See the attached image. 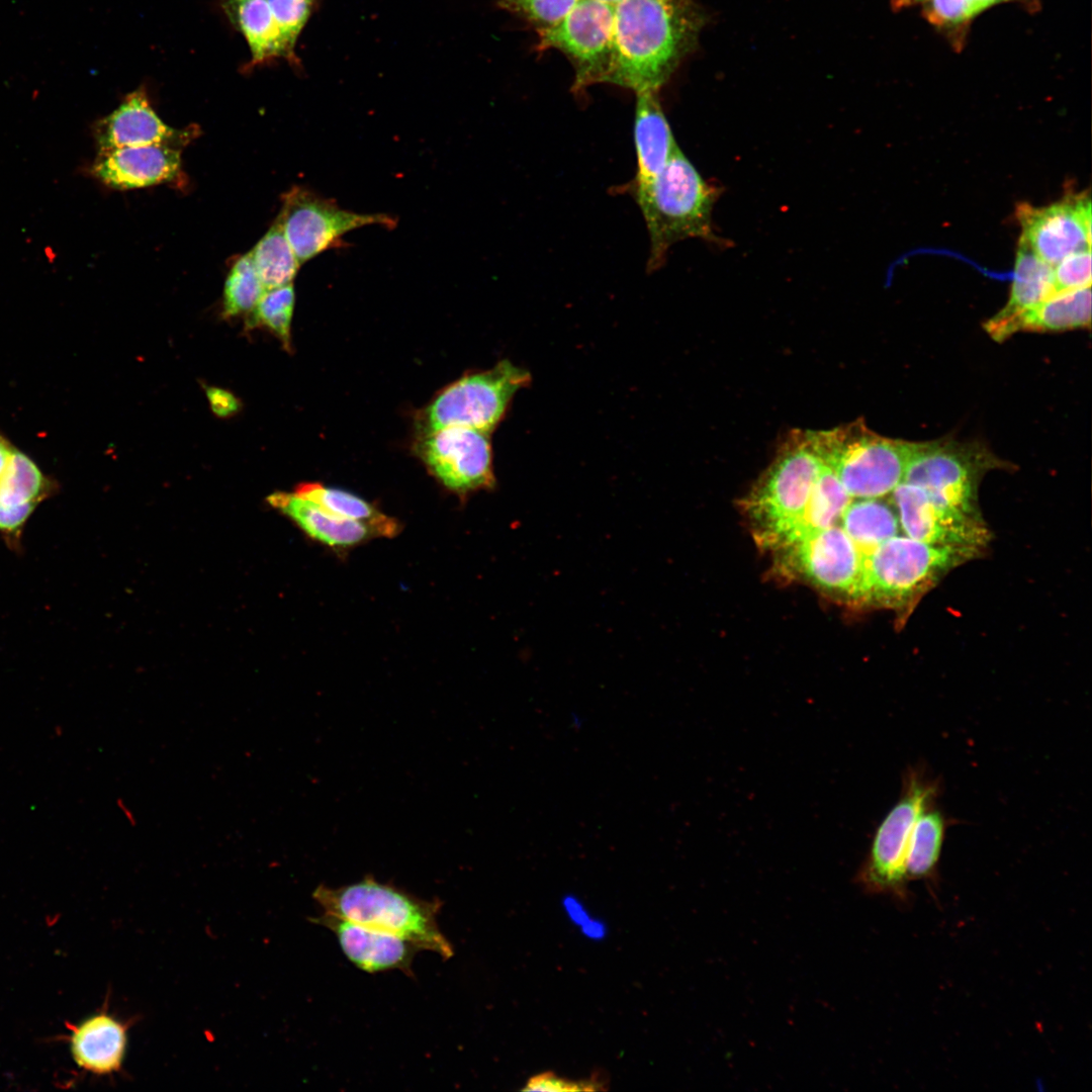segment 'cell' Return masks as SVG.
Wrapping results in <instances>:
<instances>
[{"label":"cell","instance_id":"obj_20","mask_svg":"<svg viewBox=\"0 0 1092 1092\" xmlns=\"http://www.w3.org/2000/svg\"><path fill=\"white\" fill-rule=\"evenodd\" d=\"M69 1029L71 1053L79 1068L99 1076L120 1071L127 1049V1023L103 1010Z\"/></svg>","mask_w":1092,"mask_h":1092},{"label":"cell","instance_id":"obj_29","mask_svg":"<svg viewBox=\"0 0 1092 1092\" xmlns=\"http://www.w3.org/2000/svg\"><path fill=\"white\" fill-rule=\"evenodd\" d=\"M851 500L833 469L823 462L803 517L799 541L833 526Z\"/></svg>","mask_w":1092,"mask_h":1092},{"label":"cell","instance_id":"obj_42","mask_svg":"<svg viewBox=\"0 0 1092 1092\" xmlns=\"http://www.w3.org/2000/svg\"><path fill=\"white\" fill-rule=\"evenodd\" d=\"M924 0H896L898 7L910 6L913 4L922 3Z\"/></svg>","mask_w":1092,"mask_h":1092},{"label":"cell","instance_id":"obj_13","mask_svg":"<svg viewBox=\"0 0 1092 1092\" xmlns=\"http://www.w3.org/2000/svg\"><path fill=\"white\" fill-rule=\"evenodd\" d=\"M1016 218L1020 239L1053 267L1068 255L1091 249V200L1089 194H1069L1043 207L1020 203Z\"/></svg>","mask_w":1092,"mask_h":1092},{"label":"cell","instance_id":"obj_11","mask_svg":"<svg viewBox=\"0 0 1092 1092\" xmlns=\"http://www.w3.org/2000/svg\"><path fill=\"white\" fill-rule=\"evenodd\" d=\"M614 6L579 0L557 25L537 31L540 50H558L572 64L575 91L604 83L611 61Z\"/></svg>","mask_w":1092,"mask_h":1092},{"label":"cell","instance_id":"obj_39","mask_svg":"<svg viewBox=\"0 0 1092 1092\" xmlns=\"http://www.w3.org/2000/svg\"><path fill=\"white\" fill-rule=\"evenodd\" d=\"M35 506L34 504L0 505V531L8 534L16 533L30 517Z\"/></svg>","mask_w":1092,"mask_h":1092},{"label":"cell","instance_id":"obj_1","mask_svg":"<svg viewBox=\"0 0 1092 1092\" xmlns=\"http://www.w3.org/2000/svg\"><path fill=\"white\" fill-rule=\"evenodd\" d=\"M705 20L695 0H622L614 6L604 83L658 91L695 49Z\"/></svg>","mask_w":1092,"mask_h":1092},{"label":"cell","instance_id":"obj_17","mask_svg":"<svg viewBox=\"0 0 1092 1092\" xmlns=\"http://www.w3.org/2000/svg\"><path fill=\"white\" fill-rule=\"evenodd\" d=\"M181 170L179 145L155 144L100 150L93 174L119 190L158 185L176 179Z\"/></svg>","mask_w":1092,"mask_h":1092},{"label":"cell","instance_id":"obj_35","mask_svg":"<svg viewBox=\"0 0 1092 1092\" xmlns=\"http://www.w3.org/2000/svg\"><path fill=\"white\" fill-rule=\"evenodd\" d=\"M923 15L938 29L962 35L977 15L969 0H924Z\"/></svg>","mask_w":1092,"mask_h":1092},{"label":"cell","instance_id":"obj_44","mask_svg":"<svg viewBox=\"0 0 1092 1092\" xmlns=\"http://www.w3.org/2000/svg\"><path fill=\"white\" fill-rule=\"evenodd\" d=\"M229 1L231 2L232 5H234V4H237V3L245 1V0H229Z\"/></svg>","mask_w":1092,"mask_h":1092},{"label":"cell","instance_id":"obj_24","mask_svg":"<svg viewBox=\"0 0 1092 1092\" xmlns=\"http://www.w3.org/2000/svg\"><path fill=\"white\" fill-rule=\"evenodd\" d=\"M893 506L882 497L859 498L851 500L843 511L841 528L855 543L862 558L888 539L899 535L901 526Z\"/></svg>","mask_w":1092,"mask_h":1092},{"label":"cell","instance_id":"obj_22","mask_svg":"<svg viewBox=\"0 0 1092 1092\" xmlns=\"http://www.w3.org/2000/svg\"><path fill=\"white\" fill-rule=\"evenodd\" d=\"M633 132L637 157V173L633 182L640 183L658 174L679 149L660 106L657 91L636 93Z\"/></svg>","mask_w":1092,"mask_h":1092},{"label":"cell","instance_id":"obj_33","mask_svg":"<svg viewBox=\"0 0 1092 1092\" xmlns=\"http://www.w3.org/2000/svg\"><path fill=\"white\" fill-rule=\"evenodd\" d=\"M314 0H267L278 28L284 58L293 59L294 46Z\"/></svg>","mask_w":1092,"mask_h":1092},{"label":"cell","instance_id":"obj_32","mask_svg":"<svg viewBox=\"0 0 1092 1092\" xmlns=\"http://www.w3.org/2000/svg\"><path fill=\"white\" fill-rule=\"evenodd\" d=\"M295 294L292 283L264 291L251 311V326L264 325L283 343L290 347V324Z\"/></svg>","mask_w":1092,"mask_h":1092},{"label":"cell","instance_id":"obj_9","mask_svg":"<svg viewBox=\"0 0 1092 1092\" xmlns=\"http://www.w3.org/2000/svg\"><path fill=\"white\" fill-rule=\"evenodd\" d=\"M529 381V373L509 361L469 374L445 388L426 408L424 432L464 427L488 433L500 421L516 392Z\"/></svg>","mask_w":1092,"mask_h":1092},{"label":"cell","instance_id":"obj_34","mask_svg":"<svg viewBox=\"0 0 1092 1092\" xmlns=\"http://www.w3.org/2000/svg\"><path fill=\"white\" fill-rule=\"evenodd\" d=\"M579 0H498V6L536 27V31L557 25Z\"/></svg>","mask_w":1092,"mask_h":1092},{"label":"cell","instance_id":"obj_37","mask_svg":"<svg viewBox=\"0 0 1092 1092\" xmlns=\"http://www.w3.org/2000/svg\"><path fill=\"white\" fill-rule=\"evenodd\" d=\"M593 1080L570 1081L551 1072L533 1076L524 1087L525 1091H596L605 1089Z\"/></svg>","mask_w":1092,"mask_h":1092},{"label":"cell","instance_id":"obj_21","mask_svg":"<svg viewBox=\"0 0 1092 1092\" xmlns=\"http://www.w3.org/2000/svg\"><path fill=\"white\" fill-rule=\"evenodd\" d=\"M267 500L311 539L334 549L352 548L377 537L368 526L334 515L295 493L275 492Z\"/></svg>","mask_w":1092,"mask_h":1092},{"label":"cell","instance_id":"obj_26","mask_svg":"<svg viewBox=\"0 0 1092 1092\" xmlns=\"http://www.w3.org/2000/svg\"><path fill=\"white\" fill-rule=\"evenodd\" d=\"M296 495L308 499L341 518L362 523L377 537H394L400 524L376 509L372 504L349 491L328 487L318 482H305L296 487Z\"/></svg>","mask_w":1092,"mask_h":1092},{"label":"cell","instance_id":"obj_38","mask_svg":"<svg viewBox=\"0 0 1092 1092\" xmlns=\"http://www.w3.org/2000/svg\"><path fill=\"white\" fill-rule=\"evenodd\" d=\"M205 392L211 411L219 418H229L241 408L240 400L226 389L208 386Z\"/></svg>","mask_w":1092,"mask_h":1092},{"label":"cell","instance_id":"obj_25","mask_svg":"<svg viewBox=\"0 0 1092 1092\" xmlns=\"http://www.w3.org/2000/svg\"><path fill=\"white\" fill-rule=\"evenodd\" d=\"M948 822L936 802L918 815L908 843L906 877L908 882L923 880L934 884L937 866Z\"/></svg>","mask_w":1092,"mask_h":1092},{"label":"cell","instance_id":"obj_6","mask_svg":"<svg viewBox=\"0 0 1092 1092\" xmlns=\"http://www.w3.org/2000/svg\"><path fill=\"white\" fill-rule=\"evenodd\" d=\"M940 783L921 765L909 766L901 794L878 826L855 882L867 893L888 895L898 902L909 898L906 854L915 821L921 811L937 801Z\"/></svg>","mask_w":1092,"mask_h":1092},{"label":"cell","instance_id":"obj_43","mask_svg":"<svg viewBox=\"0 0 1092 1092\" xmlns=\"http://www.w3.org/2000/svg\"><path fill=\"white\" fill-rule=\"evenodd\" d=\"M596 1L611 4V5H616L619 2H621L622 0H596Z\"/></svg>","mask_w":1092,"mask_h":1092},{"label":"cell","instance_id":"obj_27","mask_svg":"<svg viewBox=\"0 0 1092 1092\" xmlns=\"http://www.w3.org/2000/svg\"><path fill=\"white\" fill-rule=\"evenodd\" d=\"M250 254L265 291L292 283L301 265L278 216Z\"/></svg>","mask_w":1092,"mask_h":1092},{"label":"cell","instance_id":"obj_7","mask_svg":"<svg viewBox=\"0 0 1092 1092\" xmlns=\"http://www.w3.org/2000/svg\"><path fill=\"white\" fill-rule=\"evenodd\" d=\"M975 551L894 536L863 558L858 601L899 606L928 588Z\"/></svg>","mask_w":1092,"mask_h":1092},{"label":"cell","instance_id":"obj_12","mask_svg":"<svg viewBox=\"0 0 1092 1092\" xmlns=\"http://www.w3.org/2000/svg\"><path fill=\"white\" fill-rule=\"evenodd\" d=\"M420 453L430 471L455 492L493 485L487 433L464 427L439 429L426 434Z\"/></svg>","mask_w":1092,"mask_h":1092},{"label":"cell","instance_id":"obj_5","mask_svg":"<svg viewBox=\"0 0 1092 1092\" xmlns=\"http://www.w3.org/2000/svg\"><path fill=\"white\" fill-rule=\"evenodd\" d=\"M815 447L851 497H883L904 478L914 442L878 435L858 420L812 431Z\"/></svg>","mask_w":1092,"mask_h":1092},{"label":"cell","instance_id":"obj_28","mask_svg":"<svg viewBox=\"0 0 1092 1092\" xmlns=\"http://www.w3.org/2000/svg\"><path fill=\"white\" fill-rule=\"evenodd\" d=\"M234 6L237 23L251 51L250 66L284 58L279 31L267 0H245Z\"/></svg>","mask_w":1092,"mask_h":1092},{"label":"cell","instance_id":"obj_23","mask_svg":"<svg viewBox=\"0 0 1092 1092\" xmlns=\"http://www.w3.org/2000/svg\"><path fill=\"white\" fill-rule=\"evenodd\" d=\"M1054 294V267L1041 260L1023 240L1019 239L1009 300L992 318L996 321L1009 318Z\"/></svg>","mask_w":1092,"mask_h":1092},{"label":"cell","instance_id":"obj_41","mask_svg":"<svg viewBox=\"0 0 1092 1092\" xmlns=\"http://www.w3.org/2000/svg\"><path fill=\"white\" fill-rule=\"evenodd\" d=\"M1006 1H1010V0H969V2L971 3V5H972V7H973V9H974V11L976 12L977 15L979 13H981L982 11H984V10L994 6V5H997L999 3H1003V2H1006Z\"/></svg>","mask_w":1092,"mask_h":1092},{"label":"cell","instance_id":"obj_31","mask_svg":"<svg viewBox=\"0 0 1092 1092\" xmlns=\"http://www.w3.org/2000/svg\"><path fill=\"white\" fill-rule=\"evenodd\" d=\"M264 291L250 252L241 256L232 266L224 283L223 315L251 312Z\"/></svg>","mask_w":1092,"mask_h":1092},{"label":"cell","instance_id":"obj_18","mask_svg":"<svg viewBox=\"0 0 1092 1092\" xmlns=\"http://www.w3.org/2000/svg\"><path fill=\"white\" fill-rule=\"evenodd\" d=\"M188 138L186 131L172 128L157 115L144 89L129 93L96 128L100 150L155 144L183 146Z\"/></svg>","mask_w":1092,"mask_h":1092},{"label":"cell","instance_id":"obj_8","mask_svg":"<svg viewBox=\"0 0 1092 1092\" xmlns=\"http://www.w3.org/2000/svg\"><path fill=\"white\" fill-rule=\"evenodd\" d=\"M1002 466V460L979 443L914 442L902 482L922 488L948 508L978 517L979 480L987 470Z\"/></svg>","mask_w":1092,"mask_h":1092},{"label":"cell","instance_id":"obj_15","mask_svg":"<svg viewBox=\"0 0 1092 1092\" xmlns=\"http://www.w3.org/2000/svg\"><path fill=\"white\" fill-rule=\"evenodd\" d=\"M784 549L791 567L810 582L858 601L863 558L842 528L831 526Z\"/></svg>","mask_w":1092,"mask_h":1092},{"label":"cell","instance_id":"obj_10","mask_svg":"<svg viewBox=\"0 0 1092 1092\" xmlns=\"http://www.w3.org/2000/svg\"><path fill=\"white\" fill-rule=\"evenodd\" d=\"M285 237L300 264L336 246L354 230L380 225L396 226L386 213H360L340 207L301 186H293L282 196L278 214Z\"/></svg>","mask_w":1092,"mask_h":1092},{"label":"cell","instance_id":"obj_19","mask_svg":"<svg viewBox=\"0 0 1092 1092\" xmlns=\"http://www.w3.org/2000/svg\"><path fill=\"white\" fill-rule=\"evenodd\" d=\"M1090 325L1091 286H1086L1056 293L1009 318H990L985 329L994 340L1002 341L1017 332H1060Z\"/></svg>","mask_w":1092,"mask_h":1092},{"label":"cell","instance_id":"obj_30","mask_svg":"<svg viewBox=\"0 0 1092 1092\" xmlns=\"http://www.w3.org/2000/svg\"><path fill=\"white\" fill-rule=\"evenodd\" d=\"M47 487L48 481L37 465L26 454L14 449L0 477V505H36L47 493Z\"/></svg>","mask_w":1092,"mask_h":1092},{"label":"cell","instance_id":"obj_16","mask_svg":"<svg viewBox=\"0 0 1092 1092\" xmlns=\"http://www.w3.org/2000/svg\"><path fill=\"white\" fill-rule=\"evenodd\" d=\"M312 921L335 934L345 957L358 969L370 974L396 970L413 977L414 959L421 949L411 941L325 912Z\"/></svg>","mask_w":1092,"mask_h":1092},{"label":"cell","instance_id":"obj_3","mask_svg":"<svg viewBox=\"0 0 1092 1092\" xmlns=\"http://www.w3.org/2000/svg\"><path fill=\"white\" fill-rule=\"evenodd\" d=\"M312 898L325 913L399 936L444 960L454 954L438 923L439 899L419 898L371 875L337 888L322 884Z\"/></svg>","mask_w":1092,"mask_h":1092},{"label":"cell","instance_id":"obj_14","mask_svg":"<svg viewBox=\"0 0 1092 1092\" xmlns=\"http://www.w3.org/2000/svg\"><path fill=\"white\" fill-rule=\"evenodd\" d=\"M891 494L906 536L929 544L975 552L987 543V529L978 517L934 500L922 488L901 482Z\"/></svg>","mask_w":1092,"mask_h":1092},{"label":"cell","instance_id":"obj_40","mask_svg":"<svg viewBox=\"0 0 1092 1092\" xmlns=\"http://www.w3.org/2000/svg\"><path fill=\"white\" fill-rule=\"evenodd\" d=\"M14 448L0 436V477L4 473Z\"/></svg>","mask_w":1092,"mask_h":1092},{"label":"cell","instance_id":"obj_4","mask_svg":"<svg viewBox=\"0 0 1092 1092\" xmlns=\"http://www.w3.org/2000/svg\"><path fill=\"white\" fill-rule=\"evenodd\" d=\"M812 431H792L743 508L761 545L784 549L799 541L804 514L822 467Z\"/></svg>","mask_w":1092,"mask_h":1092},{"label":"cell","instance_id":"obj_36","mask_svg":"<svg viewBox=\"0 0 1092 1092\" xmlns=\"http://www.w3.org/2000/svg\"><path fill=\"white\" fill-rule=\"evenodd\" d=\"M1091 286V249L1072 253L1054 266L1055 294Z\"/></svg>","mask_w":1092,"mask_h":1092},{"label":"cell","instance_id":"obj_2","mask_svg":"<svg viewBox=\"0 0 1092 1092\" xmlns=\"http://www.w3.org/2000/svg\"><path fill=\"white\" fill-rule=\"evenodd\" d=\"M649 241V267L660 265L668 250L687 239L721 244L712 225L719 188L703 179L678 149L652 179L631 184Z\"/></svg>","mask_w":1092,"mask_h":1092}]
</instances>
